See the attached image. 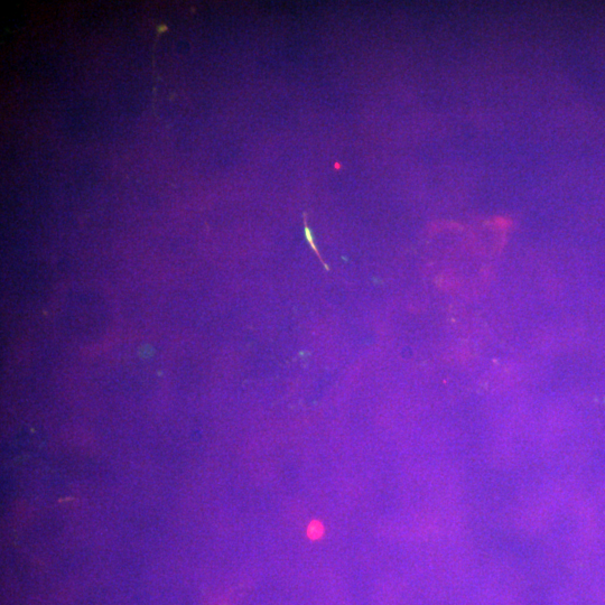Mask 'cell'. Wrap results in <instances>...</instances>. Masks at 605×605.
I'll return each mask as SVG.
<instances>
[{
  "mask_svg": "<svg viewBox=\"0 0 605 605\" xmlns=\"http://www.w3.org/2000/svg\"><path fill=\"white\" fill-rule=\"evenodd\" d=\"M324 534V527L323 525L320 523V521H313V523L310 525L309 529H307V535H309V537L311 539H313V541H316V539H320Z\"/></svg>",
  "mask_w": 605,
  "mask_h": 605,
  "instance_id": "obj_2",
  "label": "cell"
},
{
  "mask_svg": "<svg viewBox=\"0 0 605 605\" xmlns=\"http://www.w3.org/2000/svg\"><path fill=\"white\" fill-rule=\"evenodd\" d=\"M304 232H305V237H306L307 242H309L311 248L314 250V253L316 255H318L319 259L321 260L322 265L324 266L325 269H327V271H330L329 266L324 263V260L322 259L320 251L318 250V248H316V246L314 244V238H313V235H312V230L310 229L309 226H307L306 216H304Z\"/></svg>",
  "mask_w": 605,
  "mask_h": 605,
  "instance_id": "obj_1",
  "label": "cell"
}]
</instances>
